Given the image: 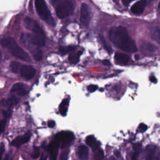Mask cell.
<instances>
[{
  "mask_svg": "<svg viewBox=\"0 0 160 160\" xmlns=\"http://www.w3.org/2000/svg\"><path fill=\"white\" fill-rule=\"evenodd\" d=\"M157 148L153 145H149L146 148L145 160H158Z\"/></svg>",
  "mask_w": 160,
  "mask_h": 160,
  "instance_id": "cell-12",
  "label": "cell"
},
{
  "mask_svg": "<svg viewBox=\"0 0 160 160\" xmlns=\"http://www.w3.org/2000/svg\"><path fill=\"white\" fill-rule=\"evenodd\" d=\"M94 158L93 160H103L104 158V152L102 150L99 148L94 149Z\"/></svg>",
  "mask_w": 160,
  "mask_h": 160,
  "instance_id": "cell-20",
  "label": "cell"
},
{
  "mask_svg": "<svg viewBox=\"0 0 160 160\" xmlns=\"http://www.w3.org/2000/svg\"><path fill=\"white\" fill-rule=\"evenodd\" d=\"M152 38L158 43H160V29H157L153 32L152 34Z\"/></svg>",
  "mask_w": 160,
  "mask_h": 160,
  "instance_id": "cell-23",
  "label": "cell"
},
{
  "mask_svg": "<svg viewBox=\"0 0 160 160\" xmlns=\"http://www.w3.org/2000/svg\"><path fill=\"white\" fill-rule=\"evenodd\" d=\"M1 44L16 58L26 62L31 61V58L28 54L18 45L17 42L13 38H6L2 39Z\"/></svg>",
  "mask_w": 160,
  "mask_h": 160,
  "instance_id": "cell-2",
  "label": "cell"
},
{
  "mask_svg": "<svg viewBox=\"0 0 160 160\" xmlns=\"http://www.w3.org/2000/svg\"><path fill=\"white\" fill-rule=\"evenodd\" d=\"M48 126L49 128H53L55 126V122L53 120H49L48 122Z\"/></svg>",
  "mask_w": 160,
  "mask_h": 160,
  "instance_id": "cell-31",
  "label": "cell"
},
{
  "mask_svg": "<svg viewBox=\"0 0 160 160\" xmlns=\"http://www.w3.org/2000/svg\"><path fill=\"white\" fill-rule=\"evenodd\" d=\"M81 54V52H78L76 53H71L69 56V61L72 64H76L78 62L79 57Z\"/></svg>",
  "mask_w": 160,
  "mask_h": 160,
  "instance_id": "cell-21",
  "label": "cell"
},
{
  "mask_svg": "<svg viewBox=\"0 0 160 160\" xmlns=\"http://www.w3.org/2000/svg\"><path fill=\"white\" fill-rule=\"evenodd\" d=\"M110 41L118 48L128 52L138 51L135 42L129 37L127 29L123 26L111 28L109 32Z\"/></svg>",
  "mask_w": 160,
  "mask_h": 160,
  "instance_id": "cell-1",
  "label": "cell"
},
{
  "mask_svg": "<svg viewBox=\"0 0 160 160\" xmlns=\"http://www.w3.org/2000/svg\"><path fill=\"white\" fill-rule=\"evenodd\" d=\"M3 150H4V146H3V144H2V145H1V147H0V160H2L1 156H2V154L4 151Z\"/></svg>",
  "mask_w": 160,
  "mask_h": 160,
  "instance_id": "cell-33",
  "label": "cell"
},
{
  "mask_svg": "<svg viewBox=\"0 0 160 160\" xmlns=\"http://www.w3.org/2000/svg\"><path fill=\"white\" fill-rule=\"evenodd\" d=\"M21 64L17 61H12L10 64V68L11 70L14 72V73H18V71H19L20 68H21Z\"/></svg>",
  "mask_w": 160,
  "mask_h": 160,
  "instance_id": "cell-22",
  "label": "cell"
},
{
  "mask_svg": "<svg viewBox=\"0 0 160 160\" xmlns=\"http://www.w3.org/2000/svg\"><path fill=\"white\" fill-rule=\"evenodd\" d=\"M72 49V47H61V48L59 49V51L64 54H66L70 51H71Z\"/></svg>",
  "mask_w": 160,
  "mask_h": 160,
  "instance_id": "cell-25",
  "label": "cell"
},
{
  "mask_svg": "<svg viewBox=\"0 0 160 160\" xmlns=\"http://www.w3.org/2000/svg\"><path fill=\"white\" fill-rule=\"evenodd\" d=\"M59 147V144L56 140L49 144L48 146V150L49 153V160H57Z\"/></svg>",
  "mask_w": 160,
  "mask_h": 160,
  "instance_id": "cell-11",
  "label": "cell"
},
{
  "mask_svg": "<svg viewBox=\"0 0 160 160\" xmlns=\"http://www.w3.org/2000/svg\"><path fill=\"white\" fill-rule=\"evenodd\" d=\"M78 158L81 160H87L89 157V149L85 145H80L77 150Z\"/></svg>",
  "mask_w": 160,
  "mask_h": 160,
  "instance_id": "cell-16",
  "label": "cell"
},
{
  "mask_svg": "<svg viewBox=\"0 0 160 160\" xmlns=\"http://www.w3.org/2000/svg\"><path fill=\"white\" fill-rule=\"evenodd\" d=\"M19 73L22 78L26 80H29L34 76L36 74V69L30 65L24 64L21 66Z\"/></svg>",
  "mask_w": 160,
  "mask_h": 160,
  "instance_id": "cell-10",
  "label": "cell"
},
{
  "mask_svg": "<svg viewBox=\"0 0 160 160\" xmlns=\"http://www.w3.org/2000/svg\"><path fill=\"white\" fill-rule=\"evenodd\" d=\"M31 132H27L26 134H25L23 136H18L17 138H16L12 141V145L16 147H19L21 145H22L23 144L26 143L31 138Z\"/></svg>",
  "mask_w": 160,
  "mask_h": 160,
  "instance_id": "cell-14",
  "label": "cell"
},
{
  "mask_svg": "<svg viewBox=\"0 0 160 160\" xmlns=\"http://www.w3.org/2000/svg\"><path fill=\"white\" fill-rule=\"evenodd\" d=\"M24 24L26 29L33 32L32 35L34 43L39 47L43 46L45 44L46 37L40 26L30 17H26L24 18Z\"/></svg>",
  "mask_w": 160,
  "mask_h": 160,
  "instance_id": "cell-3",
  "label": "cell"
},
{
  "mask_svg": "<svg viewBox=\"0 0 160 160\" xmlns=\"http://www.w3.org/2000/svg\"><path fill=\"white\" fill-rule=\"evenodd\" d=\"M149 79H150V81L152 82H154V83H156V82H157V79H156V78L154 77V76H151L150 77V78H149Z\"/></svg>",
  "mask_w": 160,
  "mask_h": 160,
  "instance_id": "cell-35",
  "label": "cell"
},
{
  "mask_svg": "<svg viewBox=\"0 0 160 160\" xmlns=\"http://www.w3.org/2000/svg\"><path fill=\"white\" fill-rule=\"evenodd\" d=\"M107 160H116L114 157H112V156H111V157H110V158H109L108 159H107Z\"/></svg>",
  "mask_w": 160,
  "mask_h": 160,
  "instance_id": "cell-38",
  "label": "cell"
},
{
  "mask_svg": "<svg viewBox=\"0 0 160 160\" xmlns=\"http://www.w3.org/2000/svg\"><path fill=\"white\" fill-rule=\"evenodd\" d=\"M101 41H102V44H103V45H104V48L106 49V50L109 53H111L112 51V48H111V46H109V45L107 44L106 41L104 40V39L103 38V37H101Z\"/></svg>",
  "mask_w": 160,
  "mask_h": 160,
  "instance_id": "cell-24",
  "label": "cell"
},
{
  "mask_svg": "<svg viewBox=\"0 0 160 160\" xmlns=\"http://www.w3.org/2000/svg\"><path fill=\"white\" fill-rule=\"evenodd\" d=\"M55 10L56 14L59 19H64L72 14L74 6L69 0H59Z\"/></svg>",
  "mask_w": 160,
  "mask_h": 160,
  "instance_id": "cell-5",
  "label": "cell"
},
{
  "mask_svg": "<svg viewBox=\"0 0 160 160\" xmlns=\"http://www.w3.org/2000/svg\"><path fill=\"white\" fill-rule=\"evenodd\" d=\"M146 4V2L144 0H141L139 1H138L135 4H134L131 7V11L136 14H141L144 9V7Z\"/></svg>",
  "mask_w": 160,
  "mask_h": 160,
  "instance_id": "cell-15",
  "label": "cell"
},
{
  "mask_svg": "<svg viewBox=\"0 0 160 160\" xmlns=\"http://www.w3.org/2000/svg\"><path fill=\"white\" fill-rule=\"evenodd\" d=\"M139 127V129H141V131H145L147 129V128H148L146 124H142V123L140 124Z\"/></svg>",
  "mask_w": 160,
  "mask_h": 160,
  "instance_id": "cell-30",
  "label": "cell"
},
{
  "mask_svg": "<svg viewBox=\"0 0 160 160\" xmlns=\"http://www.w3.org/2000/svg\"><path fill=\"white\" fill-rule=\"evenodd\" d=\"M102 64H103L104 65H105V66H110V64H111L109 61L108 60V59L103 60V61H102Z\"/></svg>",
  "mask_w": 160,
  "mask_h": 160,
  "instance_id": "cell-34",
  "label": "cell"
},
{
  "mask_svg": "<svg viewBox=\"0 0 160 160\" xmlns=\"http://www.w3.org/2000/svg\"><path fill=\"white\" fill-rule=\"evenodd\" d=\"M138 57H139L138 55H136V56H135V59H136V60H138Z\"/></svg>",
  "mask_w": 160,
  "mask_h": 160,
  "instance_id": "cell-39",
  "label": "cell"
},
{
  "mask_svg": "<svg viewBox=\"0 0 160 160\" xmlns=\"http://www.w3.org/2000/svg\"><path fill=\"white\" fill-rule=\"evenodd\" d=\"M11 92L12 93L16 94L18 96H24L27 93V90L25 86L21 82L15 83L11 88Z\"/></svg>",
  "mask_w": 160,
  "mask_h": 160,
  "instance_id": "cell-13",
  "label": "cell"
},
{
  "mask_svg": "<svg viewBox=\"0 0 160 160\" xmlns=\"http://www.w3.org/2000/svg\"><path fill=\"white\" fill-rule=\"evenodd\" d=\"M97 89H98V86H97L96 85H94V84L89 85V86L88 87V91H89V92H92L95 91Z\"/></svg>",
  "mask_w": 160,
  "mask_h": 160,
  "instance_id": "cell-28",
  "label": "cell"
},
{
  "mask_svg": "<svg viewBox=\"0 0 160 160\" xmlns=\"http://www.w3.org/2000/svg\"><path fill=\"white\" fill-rule=\"evenodd\" d=\"M19 102V99L16 96L11 97L7 99H2L0 101V108H5V109L2 110L3 114L5 116H8L11 114V110L12 108L17 104Z\"/></svg>",
  "mask_w": 160,
  "mask_h": 160,
  "instance_id": "cell-7",
  "label": "cell"
},
{
  "mask_svg": "<svg viewBox=\"0 0 160 160\" xmlns=\"http://www.w3.org/2000/svg\"><path fill=\"white\" fill-rule=\"evenodd\" d=\"M68 151H65L62 152L59 157V160H68Z\"/></svg>",
  "mask_w": 160,
  "mask_h": 160,
  "instance_id": "cell-26",
  "label": "cell"
},
{
  "mask_svg": "<svg viewBox=\"0 0 160 160\" xmlns=\"http://www.w3.org/2000/svg\"><path fill=\"white\" fill-rule=\"evenodd\" d=\"M86 144L90 146L94 150L98 148V145H97V141L96 138L92 135H89L86 138Z\"/></svg>",
  "mask_w": 160,
  "mask_h": 160,
  "instance_id": "cell-18",
  "label": "cell"
},
{
  "mask_svg": "<svg viewBox=\"0 0 160 160\" xmlns=\"http://www.w3.org/2000/svg\"><path fill=\"white\" fill-rule=\"evenodd\" d=\"M39 151L38 149H36L32 154V158H33L34 159H37L39 157Z\"/></svg>",
  "mask_w": 160,
  "mask_h": 160,
  "instance_id": "cell-29",
  "label": "cell"
},
{
  "mask_svg": "<svg viewBox=\"0 0 160 160\" xmlns=\"http://www.w3.org/2000/svg\"><path fill=\"white\" fill-rule=\"evenodd\" d=\"M6 119L1 120V121H0V134L4 131L5 126H6Z\"/></svg>",
  "mask_w": 160,
  "mask_h": 160,
  "instance_id": "cell-27",
  "label": "cell"
},
{
  "mask_svg": "<svg viewBox=\"0 0 160 160\" xmlns=\"http://www.w3.org/2000/svg\"><path fill=\"white\" fill-rule=\"evenodd\" d=\"M91 19V13L89 6L82 3L80 9V22L83 26H88Z\"/></svg>",
  "mask_w": 160,
  "mask_h": 160,
  "instance_id": "cell-9",
  "label": "cell"
},
{
  "mask_svg": "<svg viewBox=\"0 0 160 160\" xmlns=\"http://www.w3.org/2000/svg\"><path fill=\"white\" fill-rule=\"evenodd\" d=\"M34 4L37 13L39 17L47 23L52 24L53 19L44 0H35Z\"/></svg>",
  "mask_w": 160,
  "mask_h": 160,
  "instance_id": "cell-6",
  "label": "cell"
},
{
  "mask_svg": "<svg viewBox=\"0 0 160 160\" xmlns=\"http://www.w3.org/2000/svg\"><path fill=\"white\" fill-rule=\"evenodd\" d=\"M158 8H160V2H159V5H158Z\"/></svg>",
  "mask_w": 160,
  "mask_h": 160,
  "instance_id": "cell-40",
  "label": "cell"
},
{
  "mask_svg": "<svg viewBox=\"0 0 160 160\" xmlns=\"http://www.w3.org/2000/svg\"><path fill=\"white\" fill-rule=\"evenodd\" d=\"M114 59L118 62L121 64H127L129 60V58L128 55L123 53H116L114 55Z\"/></svg>",
  "mask_w": 160,
  "mask_h": 160,
  "instance_id": "cell-17",
  "label": "cell"
},
{
  "mask_svg": "<svg viewBox=\"0 0 160 160\" xmlns=\"http://www.w3.org/2000/svg\"><path fill=\"white\" fill-rule=\"evenodd\" d=\"M56 141L62 147H64L72 142L74 139V134L71 131H62L56 134Z\"/></svg>",
  "mask_w": 160,
  "mask_h": 160,
  "instance_id": "cell-8",
  "label": "cell"
},
{
  "mask_svg": "<svg viewBox=\"0 0 160 160\" xmlns=\"http://www.w3.org/2000/svg\"><path fill=\"white\" fill-rule=\"evenodd\" d=\"M68 100L64 99L62 101L59 106V111L61 115L65 116L67 113L68 111Z\"/></svg>",
  "mask_w": 160,
  "mask_h": 160,
  "instance_id": "cell-19",
  "label": "cell"
},
{
  "mask_svg": "<svg viewBox=\"0 0 160 160\" xmlns=\"http://www.w3.org/2000/svg\"><path fill=\"white\" fill-rule=\"evenodd\" d=\"M20 39L24 46L31 52L33 56V58L36 61H41L42 58V52L39 47L32 42L31 34L29 33H22Z\"/></svg>",
  "mask_w": 160,
  "mask_h": 160,
  "instance_id": "cell-4",
  "label": "cell"
},
{
  "mask_svg": "<svg viewBox=\"0 0 160 160\" xmlns=\"http://www.w3.org/2000/svg\"><path fill=\"white\" fill-rule=\"evenodd\" d=\"M39 160H47V156L45 154H43Z\"/></svg>",
  "mask_w": 160,
  "mask_h": 160,
  "instance_id": "cell-37",
  "label": "cell"
},
{
  "mask_svg": "<svg viewBox=\"0 0 160 160\" xmlns=\"http://www.w3.org/2000/svg\"><path fill=\"white\" fill-rule=\"evenodd\" d=\"M1 56H2V55H1V52H0V59H1Z\"/></svg>",
  "mask_w": 160,
  "mask_h": 160,
  "instance_id": "cell-41",
  "label": "cell"
},
{
  "mask_svg": "<svg viewBox=\"0 0 160 160\" xmlns=\"http://www.w3.org/2000/svg\"><path fill=\"white\" fill-rule=\"evenodd\" d=\"M4 160H12V157L11 156L10 154H7L5 156Z\"/></svg>",
  "mask_w": 160,
  "mask_h": 160,
  "instance_id": "cell-36",
  "label": "cell"
},
{
  "mask_svg": "<svg viewBox=\"0 0 160 160\" xmlns=\"http://www.w3.org/2000/svg\"><path fill=\"white\" fill-rule=\"evenodd\" d=\"M133 1L134 0H122V2L124 6H128V5H129V4L131 2Z\"/></svg>",
  "mask_w": 160,
  "mask_h": 160,
  "instance_id": "cell-32",
  "label": "cell"
}]
</instances>
